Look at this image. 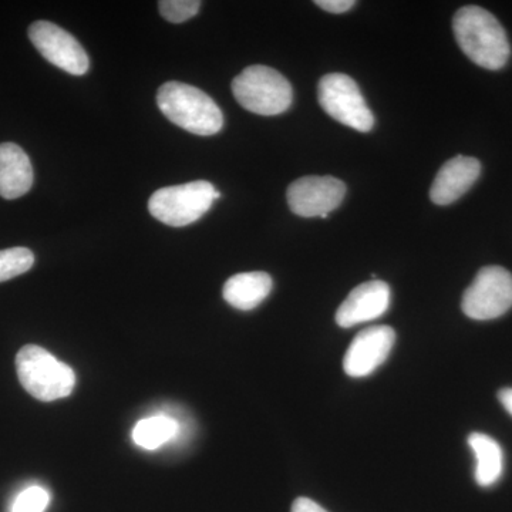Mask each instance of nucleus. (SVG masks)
I'll list each match as a JSON object with an SVG mask.
<instances>
[{
	"instance_id": "7",
	"label": "nucleus",
	"mask_w": 512,
	"mask_h": 512,
	"mask_svg": "<svg viewBox=\"0 0 512 512\" xmlns=\"http://www.w3.org/2000/svg\"><path fill=\"white\" fill-rule=\"evenodd\" d=\"M512 308V275L503 266H484L461 301L464 315L474 320H493Z\"/></svg>"
},
{
	"instance_id": "16",
	"label": "nucleus",
	"mask_w": 512,
	"mask_h": 512,
	"mask_svg": "<svg viewBox=\"0 0 512 512\" xmlns=\"http://www.w3.org/2000/svg\"><path fill=\"white\" fill-rule=\"evenodd\" d=\"M178 430L180 426L177 421L164 414H157L138 421L134 426L133 441L136 446L153 451L173 440Z\"/></svg>"
},
{
	"instance_id": "14",
	"label": "nucleus",
	"mask_w": 512,
	"mask_h": 512,
	"mask_svg": "<svg viewBox=\"0 0 512 512\" xmlns=\"http://www.w3.org/2000/svg\"><path fill=\"white\" fill-rule=\"evenodd\" d=\"M274 281L266 272H244L231 276L224 285L225 301L238 311H252L268 298Z\"/></svg>"
},
{
	"instance_id": "17",
	"label": "nucleus",
	"mask_w": 512,
	"mask_h": 512,
	"mask_svg": "<svg viewBox=\"0 0 512 512\" xmlns=\"http://www.w3.org/2000/svg\"><path fill=\"white\" fill-rule=\"evenodd\" d=\"M35 264V255L28 248L15 247L0 251V284L26 274Z\"/></svg>"
},
{
	"instance_id": "22",
	"label": "nucleus",
	"mask_w": 512,
	"mask_h": 512,
	"mask_svg": "<svg viewBox=\"0 0 512 512\" xmlns=\"http://www.w3.org/2000/svg\"><path fill=\"white\" fill-rule=\"evenodd\" d=\"M498 399H500L504 409L512 416V389L500 390V392H498Z\"/></svg>"
},
{
	"instance_id": "19",
	"label": "nucleus",
	"mask_w": 512,
	"mask_h": 512,
	"mask_svg": "<svg viewBox=\"0 0 512 512\" xmlns=\"http://www.w3.org/2000/svg\"><path fill=\"white\" fill-rule=\"evenodd\" d=\"M49 503V491L39 485H33L18 495L13 503L12 512H45Z\"/></svg>"
},
{
	"instance_id": "21",
	"label": "nucleus",
	"mask_w": 512,
	"mask_h": 512,
	"mask_svg": "<svg viewBox=\"0 0 512 512\" xmlns=\"http://www.w3.org/2000/svg\"><path fill=\"white\" fill-rule=\"evenodd\" d=\"M291 512H328L322 505L315 503L311 498H296L292 504Z\"/></svg>"
},
{
	"instance_id": "11",
	"label": "nucleus",
	"mask_w": 512,
	"mask_h": 512,
	"mask_svg": "<svg viewBox=\"0 0 512 512\" xmlns=\"http://www.w3.org/2000/svg\"><path fill=\"white\" fill-rule=\"evenodd\" d=\"M390 306V286L373 279L356 286L336 312V323L340 328H353L372 322L384 315Z\"/></svg>"
},
{
	"instance_id": "13",
	"label": "nucleus",
	"mask_w": 512,
	"mask_h": 512,
	"mask_svg": "<svg viewBox=\"0 0 512 512\" xmlns=\"http://www.w3.org/2000/svg\"><path fill=\"white\" fill-rule=\"evenodd\" d=\"M33 185V167L28 154L15 143L0 144V197L16 200Z\"/></svg>"
},
{
	"instance_id": "3",
	"label": "nucleus",
	"mask_w": 512,
	"mask_h": 512,
	"mask_svg": "<svg viewBox=\"0 0 512 512\" xmlns=\"http://www.w3.org/2000/svg\"><path fill=\"white\" fill-rule=\"evenodd\" d=\"M16 372L23 389L40 402H55L69 397L76 386L72 367L36 345H26L19 350Z\"/></svg>"
},
{
	"instance_id": "9",
	"label": "nucleus",
	"mask_w": 512,
	"mask_h": 512,
	"mask_svg": "<svg viewBox=\"0 0 512 512\" xmlns=\"http://www.w3.org/2000/svg\"><path fill=\"white\" fill-rule=\"evenodd\" d=\"M345 195V183L330 175L299 178L289 185L286 192L289 208L293 214L303 218H328L330 212L342 204Z\"/></svg>"
},
{
	"instance_id": "8",
	"label": "nucleus",
	"mask_w": 512,
	"mask_h": 512,
	"mask_svg": "<svg viewBox=\"0 0 512 512\" xmlns=\"http://www.w3.org/2000/svg\"><path fill=\"white\" fill-rule=\"evenodd\" d=\"M30 42L47 62L72 76H83L90 67L89 56L76 37L52 22L39 20L29 28Z\"/></svg>"
},
{
	"instance_id": "18",
	"label": "nucleus",
	"mask_w": 512,
	"mask_h": 512,
	"mask_svg": "<svg viewBox=\"0 0 512 512\" xmlns=\"http://www.w3.org/2000/svg\"><path fill=\"white\" fill-rule=\"evenodd\" d=\"M158 8L168 22L183 23L197 15L201 8V2L198 0H161L158 3Z\"/></svg>"
},
{
	"instance_id": "10",
	"label": "nucleus",
	"mask_w": 512,
	"mask_h": 512,
	"mask_svg": "<svg viewBox=\"0 0 512 512\" xmlns=\"http://www.w3.org/2000/svg\"><path fill=\"white\" fill-rule=\"evenodd\" d=\"M394 342L396 332L390 326H370L357 333L343 359L346 375L356 379L372 375L377 367L386 362Z\"/></svg>"
},
{
	"instance_id": "1",
	"label": "nucleus",
	"mask_w": 512,
	"mask_h": 512,
	"mask_svg": "<svg viewBox=\"0 0 512 512\" xmlns=\"http://www.w3.org/2000/svg\"><path fill=\"white\" fill-rule=\"evenodd\" d=\"M454 36L464 55L487 70H501L511 56L507 33L493 13L464 6L453 19Z\"/></svg>"
},
{
	"instance_id": "6",
	"label": "nucleus",
	"mask_w": 512,
	"mask_h": 512,
	"mask_svg": "<svg viewBox=\"0 0 512 512\" xmlns=\"http://www.w3.org/2000/svg\"><path fill=\"white\" fill-rule=\"evenodd\" d=\"M318 100L322 109L343 126L367 133L375 127V116L352 77L330 73L320 79Z\"/></svg>"
},
{
	"instance_id": "20",
	"label": "nucleus",
	"mask_w": 512,
	"mask_h": 512,
	"mask_svg": "<svg viewBox=\"0 0 512 512\" xmlns=\"http://www.w3.org/2000/svg\"><path fill=\"white\" fill-rule=\"evenodd\" d=\"M315 3L320 9L335 13V15L348 12V10L356 5V2H353V0H318V2Z\"/></svg>"
},
{
	"instance_id": "12",
	"label": "nucleus",
	"mask_w": 512,
	"mask_h": 512,
	"mask_svg": "<svg viewBox=\"0 0 512 512\" xmlns=\"http://www.w3.org/2000/svg\"><path fill=\"white\" fill-rule=\"evenodd\" d=\"M481 174V163L474 157L457 156L440 168L430 198L434 204L450 205L460 200L476 184Z\"/></svg>"
},
{
	"instance_id": "2",
	"label": "nucleus",
	"mask_w": 512,
	"mask_h": 512,
	"mask_svg": "<svg viewBox=\"0 0 512 512\" xmlns=\"http://www.w3.org/2000/svg\"><path fill=\"white\" fill-rule=\"evenodd\" d=\"M157 104L171 123L197 136H214L224 126V114L217 103L190 84L164 83L158 90Z\"/></svg>"
},
{
	"instance_id": "5",
	"label": "nucleus",
	"mask_w": 512,
	"mask_h": 512,
	"mask_svg": "<svg viewBox=\"0 0 512 512\" xmlns=\"http://www.w3.org/2000/svg\"><path fill=\"white\" fill-rule=\"evenodd\" d=\"M220 197V192L208 181H192L154 192L148 201V211L165 225L187 227L204 217Z\"/></svg>"
},
{
	"instance_id": "15",
	"label": "nucleus",
	"mask_w": 512,
	"mask_h": 512,
	"mask_svg": "<svg viewBox=\"0 0 512 512\" xmlns=\"http://www.w3.org/2000/svg\"><path fill=\"white\" fill-rule=\"evenodd\" d=\"M468 446L476 457L477 484L491 487L500 480L504 471V453L500 444L484 433H473L468 437Z\"/></svg>"
},
{
	"instance_id": "4",
	"label": "nucleus",
	"mask_w": 512,
	"mask_h": 512,
	"mask_svg": "<svg viewBox=\"0 0 512 512\" xmlns=\"http://www.w3.org/2000/svg\"><path fill=\"white\" fill-rule=\"evenodd\" d=\"M232 93L245 110L259 116H278L292 106L288 79L272 67L249 66L232 82Z\"/></svg>"
}]
</instances>
